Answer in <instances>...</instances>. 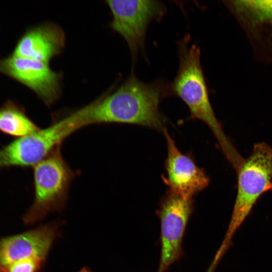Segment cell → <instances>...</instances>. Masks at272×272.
Segmentation results:
<instances>
[{"label":"cell","instance_id":"9","mask_svg":"<svg viewBox=\"0 0 272 272\" xmlns=\"http://www.w3.org/2000/svg\"><path fill=\"white\" fill-rule=\"evenodd\" d=\"M61 222L41 225L25 232L0 238V268L18 260L37 258L46 261Z\"/></svg>","mask_w":272,"mask_h":272},{"label":"cell","instance_id":"17","mask_svg":"<svg viewBox=\"0 0 272 272\" xmlns=\"http://www.w3.org/2000/svg\"><path fill=\"white\" fill-rule=\"evenodd\" d=\"M0 272H4L2 270L0 269Z\"/></svg>","mask_w":272,"mask_h":272},{"label":"cell","instance_id":"2","mask_svg":"<svg viewBox=\"0 0 272 272\" xmlns=\"http://www.w3.org/2000/svg\"><path fill=\"white\" fill-rule=\"evenodd\" d=\"M186 36L179 44V67L171 91L187 106L191 119H198L212 130L221 150L233 166L242 158L225 134L211 104L208 87L200 63V52L195 45H189Z\"/></svg>","mask_w":272,"mask_h":272},{"label":"cell","instance_id":"12","mask_svg":"<svg viewBox=\"0 0 272 272\" xmlns=\"http://www.w3.org/2000/svg\"><path fill=\"white\" fill-rule=\"evenodd\" d=\"M40 128L27 115L22 106L9 100L0 107V131L20 138L31 134Z\"/></svg>","mask_w":272,"mask_h":272},{"label":"cell","instance_id":"3","mask_svg":"<svg viewBox=\"0 0 272 272\" xmlns=\"http://www.w3.org/2000/svg\"><path fill=\"white\" fill-rule=\"evenodd\" d=\"M61 145L33 167L34 201L22 220L33 224L65 207L75 173L63 158Z\"/></svg>","mask_w":272,"mask_h":272},{"label":"cell","instance_id":"8","mask_svg":"<svg viewBox=\"0 0 272 272\" xmlns=\"http://www.w3.org/2000/svg\"><path fill=\"white\" fill-rule=\"evenodd\" d=\"M0 73L31 90L48 107L60 97L61 76L48 63L11 54L0 59Z\"/></svg>","mask_w":272,"mask_h":272},{"label":"cell","instance_id":"10","mask_svg":"<svg viewBox=\"0 0 272 272\" xmlns=\"http://www.w3.org/2000/svg\"><path fill=\"white\" fill-rule=\"evenodd\" d=\"M163 132L167 148L165 162L166 175L163 180L170 190L186 197H192L209 185V178L191 156L179 150L165 127Z\"/></svg>","mask_w":272,"mask_h":272},{"label":"cell","instance_id":"5","mask_svg":"<svg viewBox=\"0 0 272 272\" xmlns=\"http://www.w3.org/2000/svg\"><path fill=\"white\" fill-rule=\"evenodd\" d=\"M84 127L76 111L54 120L48 127L17 138L0 150V169L34 167L77 130Z\"/></svg>","mask_w":272,"mask_h":272},{"label":"cell","instance_id":"15","mask_svg":"<svg viewBox=\"0 0 272 272\" xmlns=\"http://www.w3.org/2000/svg\"><path fill=\"white\" fill-rule=\"evenodd\" d=\"M215 268V267L214 266L211 265L207 272H213Z\"/></svg>","mask_w":272,"mask_h":272},{"label":"cell","instance_id":"13","mask_svg":"<svg viewBox=\"0 0 272 272\" xmlns=\"http://www.w3.org/2000/svg\"><path fill=\"white\" fill-rule=\"evenodd\" d=\"M45 261L37 258L21 259L0 268L4 272H39Z\"/></svg>","mask_w":272,"mask_h":272},{"label":"cell","instance_id":"6","mask_svg":"<svg viewBox=\"0 0 272 272\" xmlns=\"http://www.w3.org/2000/svg\"><path fill=\"white\" fill-rule=\"evenodd\" d=\"M112 16L111 28L126 42L132 57L143 48L147 27L153 20H160L166 12L159 1H106Z\"/></svg>","mask_w":272,"mask_h":272},{"label":"cell","instance_id":"4","mask_svg":"<svg viewBox=\"0 0 272 272\" xmlns=\"http://www.w3.org/2000/svg\"><path fill=\"white\" fill-rule=\"evenodd\" d=\"M237 172V190L229 226L221 246L227 250L232 238L261 195L272 182V148L265 143L254 146Z\"/></svg>","mask_w":272,"mask_h":272},{"label":"cell","instance_id":"11","mask_svg":"<svg viewBox=\"0 0 272 272\" xmlns=\"http://www.w3.org/2000/svg\"><path fill=\"white\" fill-rule=\"evenodd\" d=\"M65 37L57 25L46 23L28 29L19 39L12 54L49 63L62 52Z\"/></svg>","mask_w":272,"mask_h":272},{"label":"cell","instance_id":"1","mask_svg":"<svg viewBox=\"0 0 272 272\" xmlns=\"http://www.w3.org/2000/svg\"><path fill=\"white\" fill-rule=\"evenodd\" d=\"M171 93L162 80L145 83L131 74L114 91L80 108L86 125L110 123L137 124L163 131L159 109Z\"/></svg>","mask_w":272,"mask_h":272},{"label":"cell","instance_id":"14","mask_svg":"<svg viewBox=\"0 0 272 272\" xmlns=\"http://www.w3.org/2000/svg\"><path fill=\"white\" fill-rule=\"evenodd\" d=\"M78 272H93L89 268L87 267H83L80 269Z\"/></svg>","mask_w":272,"mask_h":272},{"label":"cell","instance_id":"16","mask_svg":"<svg viewBox=\"0 0 272 272\" xmlns=\"http://www.w3.org/2000/svg\"><path fill=\"white\" fill-rule=\"evenodd\" d=\"M269 190H272V182H271L267 187V191H268Z\"/></svg>","mask_w":272,"mask_h":272},{"label":"cell","instance_id":"7","mask_svg":"<svg viewBox=\"0 0 272 272\" xmlns=\"http://www.w3.org/2000/svg\"><path fill=\"white\" fill-rule=\"evenodd\" d=\"M192 210V197H186L170 190L161 201L158 214L161 249L158 272H165L181 257L182 240Z\"/></svg>","mask_w":272,"mask_h":272}]
</instances>
